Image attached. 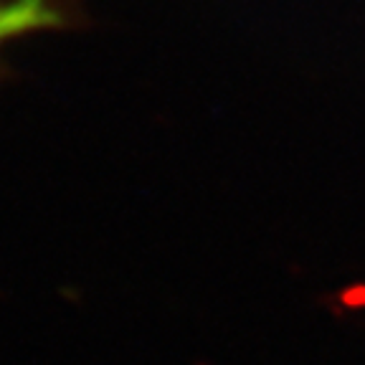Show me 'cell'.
Returning <instances> with one entry per match:
<instances>
[{"instance_id": "1", "label": "cell", "mask_w": 365, "mask_h": 365, "mask_svg": "<svg viewBox=\"0 0 365 365\" xmlns=\"http://www.w3.org/2000/svg\"><path fill=\"white\" fill-rule=\"evenodd\" d=\"M66 16L53 0H3L0 3V48L21 36L63 26Z\"/></svg>"}]
</instances>
